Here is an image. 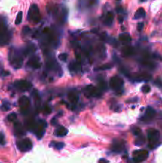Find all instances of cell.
<instances>
[{
  "label": "cell",
  "mask_w": 162,
  "mask_h": 163,
  "mask_svg": "<svg viewBox=\"0 0 162 163\" xmlns=\"http://www.w3.org/2000/svg\"><path fill=\"white\" fill-rule=\"evenodd\" d=\"M9 60L14 68L19 69L22 67L23 58H22V54L18 50L11 49L9 54Z\"/></svg>",
  "instance_id": "obj_1"
},
{
  "label": "cell",
  "mask_w": 162,
  "mask_h": 163,
  "mask_svg": "<svg viewBox=\"0 0 162 163\" xmlns=\"http://www.w3.org/2000/svg\"><path fill=\"white\" fill-rule=\"evenodd\" d=\"M147 137L149 143V147L151 149L157 147L160 139V132L158 131L157 130L151 128L147 131Z\"/></svg>",
  "instance_id": "obj_2"
},
{
  "label": "cell",
  "mask_w": 162,
  "mask_h": 163,
  "mask_svg": "<svg viewBox=\"0 0 162 163\" xmlns=\"http://www.w3.org/2000/svg\"><path fill=\"white\" fill-rule=\"evenodd\" d=\"M47 123L44 120H38L37 123L34 122L33 128L31 131L35 134V135L38 137V139H41L44 134L45 131V128H46Z\"/></svg>",
  "instance_id": "obj_3"
},
{
  "label": "cell",
  "mask_w": 162,
  "mask_h": 163,
  "mask_svg": "<svg viewBox=\"0 0 162 163\" xmlns=\"http://www.w3.org/2000/svg\"><path fill=\"white\" fill-rule=\"evenodd\" d=\"M28 18L29 20L34 23H38L41 20V14L38 5L33 4L29 7V12H28Z\"/></svg>",
  "instance_id": "obj_4"
},
{
  "label": "cell",
  "mask_w": 162,
  "mask_h": 163,
  "mask_svg": "<svg viewBox=\"0 0 162 163\" xmlns=\"http://www.w3.org/2000/svg\"><path fill=\"white\" fill-rule=\"evenodd\" d=\"M149 157V152L145 150H138L133 152V161L134 163H142Z\"/></svg>",
  "instance_id": "obj_5"
},
{
  "label": "cell",
  "mask_w": 162,
  "mask_h": 163,
  "mask_svg": "<svg viewBox=\"0 0 162 163\" xmlns=\"http://www.w3.org/2000/svg\"><path fill=\"white\" fill-rule=\"evenodd\" d=\"M17 146H18V150L22 152H27L30 150L33 146V143L29 139H22L21 141H18L17 143Z\"/></svg>",
  "instance_id": "obj_6"
},
{
  "label": "cell",
  "mask_w": 162,
  "mask_h": 163,
  "mask_svg": "<svg viewBox=\"0 0 162 163\" xmlns=\"http://www.w3.org/2000/svg\"><path fill=\"white\" fill-rule=\"evenodd\" d=\"M14 86L17 89L21 91V92H26V91L30 89V88L32 87V84L29 81L21 80V81H16L14 83Z\"/></svg>",
  "instance_id": "obj_7"
},
{
  "label": "cell",
  "mask_w": 162,
  "mask_h": 163,
  "mask_svg": "<svg viewBox=\"0 0 162 163\" xmlns=\"http://www.w3.org/2000/svg\"><path fill=\"white\" fill-rule=\"evenodd\" d=\"M125 149V143L122 140H114L111 150L115 153H122Z\"/></svg>",
  "instance_id": "obj_8"
},
{
  "label": "cell",
  "mask_w": 162,
  "mask_h": 163,
  "mask_svg": "<svg viewBox=\"0 0 162 163\" xmlns=\"http://www.w3.org/2000/svg\"><path fill=\"white\" fill-rule=\"evenodd\" d=\"M123 81L118 76H114L110 81V86L114 90H120L123 86Z\"/></svg>",
  "instance_id": "obj_9"
},
{
  "label": "cell",
  "mask_w": 162,
  "mask_h": 163,
  "mask_svg": "<svg viewBox=\"0 0 162 163\" xmlns=\"http://www.w3.org/2000/svg\"><path fill=\"white\" fill-rule=\"evenodd\" d=\"M85 95L86 96H88V97H91V96H95V97H97V96H99V95H101V92L97 88L93 87L92 85H88L87 86L86 88L84 90Z\"/></svg>",
  "instance_id": "obj_10"
},
{
  "label": "cell",
  "mask_w": 162,
  "mask_h": 163,
  "mask_svg": "<svg viewBox=\"0 0 162 163\" xmlns=\"http://www.w3.org/2000/svg\"><path fill=\"white\" fill-rule=\"evenodd\" d=\"M18 104L22 112H26L27 109L29 108V104H30V100L27 96H22L18 100Z\"/></svg>",
  "instance_id": "obj_11"
},
{
  "label": "cell",
  "mask_w": 162,
  "mask_h": 163,
  "mask_svg": "<svg viewBox=\"0 0 162 163\" xmlns=\"http://www.w3.org/2000/svg\"><path fill=\"white\" fill-rule=\"evenodd\" d=\"M28 65L34 69H38L41 66L40 58L38 56H33L30 57V59L28 61Z\"/></svg>",
  "instance_id": "obj_12"
},
{
  "label": "cell",
  "mask_w": 162,
  "mask_h": 163,
  "mask_svg": "<svg viewBox=\"0 0 162 163\" xmlns=\"http://www.w3.org/2000/svg\"><path fill=\"white\" fill-rule=\"evenodd\" d=\"M150 79H151L150 75L146 73H142L135 76V77L133 78V81H138V82H140V81H149Z\"/></svg>",
  "instance_id": "obj_13"
},
{
  "label": "cell",
  "mask_w": 162,
  "mask_h": 163,
  "mask_svg": "<svg viewBox=\"0 0 162 163\" xmlns=\"http://www.w3.org/2000/svg\"><path fill=\"white\" fill-rule=\"evenodd\" d=\"M14 133H15V135L17 136L20 137L24 135L25 134V131L24 128L22 127V125L19 123H16L14 124Z\"/></svg>",
  "instance_id": "obj_14"
},
{
  "label": "cell",
  "mask_w": 162,
  "mask_h": 163,
  "mask_svg": "<svg viewBox=\"0 0 162 163\" xmlns=\"http://www.w3.org/2000/svg\"><path fill=\"white\" fill-rule=\"evenodd\" d=\"M97 3V0H80L79 4L81 7H90Z\"/></svg>",
  "instance_id": "obj_15"
},
{
  "label": "cell",
  "mask_w": 162,
  "mask_h": 163,
  "mask_svg": "<svg viewBox=\"0 0 162 163\" xmlns=\"http://www.w3.org/2000/svg\"><path fill=\"white\" fill-rule=\"evenodd\" d=\"M114 22V14L111 11L107 12L104 18V24L106 26H111Z\"/></svg>",
  "instance_id": "obj_16"
},
{
  "label": "cell",
  "mask_w": 162,
  "mask_h": 163,
  "mask_svg": "<svg viewBox=\"0 0 162 163\" xmlns=\"http://www.w3.org/2000/svg\"><path fill=\"white\" fill-rule=\"evenodd\" d=\"M69 102L72 103V104L76 105L78 103V100H79V96H78V94L75 92H71L69 93Z\"/></svg>",
  "instance_id": "obj_17"
},
{
  "label": "cell",
  "mask_w": 162,
  "mask_h": 163,
  "mask_svg": "<svg viewBox=\"0 0 162 163\" xmlns=\"http://www.w3.org/2000/svg\"><path fill=\"white\" fill-rule=\"evenodd\" d=\"M68 134V130L62 126H60L55 131V134L57 137H64Z\"/></svg>",
  "instance_id": "obj_18"
},
{
  "label": "cell",
  "mask_w": 162,
  "mask_h": 163,
  "mask_svg": "<svg viewBox=\"0 0 162 163\" xmlns=\"http://www.w3.org/2000/svg\"><path fill=\"white\" fill-rule=\"evenodd\" d=\"M11 39V35L7 32L0 35V45H7Z\"/></svg>",
  "instance_id": "obj_19"
},
{
  "label": "cell",
  "mask_w": 162,
  "mask_h": 163,
  "mask_svg": "<svg viewBox=\"0 0 162 163\" xmlns=\"http://www.w3.org/2000/svg\"><path fill=\"white\" fill-rule=\"evenodd\" d=\"M69 69L72 72H78L81 71L82 69V67L80 65V63L76 62V61H72L69 65Z\"/></svg>",
  "instance_id": "obj_20"
},
{
  "label": "cell",
  "mask_w": 162,
  "mask_h": 163,
  "mask_svg": "<svg viewBox=\"0 0 162 163\" xmlns=\"http://www.w3.org/2000/svg\"><path fill=\"white\" fill-rule=\"evenodd\" d=\"M156 112L151 107H148L146 109V112H145V116H144V119H152L153 117L155 116Z\"/></svg>",
  "instance_id": "obj_21"
},
{
  "label": "cell",
  "mask_w": 162,
  "mask_h": 163,
  "mask_svg": "<svg viewBox=\"0 0 162 163\" xmlns=\"http://www.w3.org/2000/svg\"><path fill=\"white\" fill-rule=\"evenodd\" d=\"M133 53H134L133 48H132L131 46L125 47V48H123V49H122V55L125 57L132 56Z\"/></svg>",
  "instance_id": "obj_22"
},
{
  "label": "cell",
  "mask_w": 162,
  "mask_h": 163,
  "mask_svg": "<svg viewBox=\"0 0 162 163\" xmlns=\"http://www.w3.org/2000/svg\"><path fill=\"white\" fill-rule=\"evenodd\" d=\"M145 17V11L143 8H139V9L136 11L135 14H134V18L135 19H140V18H143Z\"/></svg>",
  "instance_id": "obj_23"
},
{
  "label": "cell",
  "mask_w": 162,
  "mask_h": 163,
  "mask_svg": "<svg viewBox=\"0 0 162 163\" xmlns=\"http://www.w3.org/2000/svg\"><path fill=\"white\" fill-rule=\"evenodd\" d=\"M36 47L34 46V45L33 44H30L28 46L24 49V52H23V54H24L25 56H27V55H29L30 54L33 53V52L35 51Z\"/></svg>",
  "instance_id": "obj_24"
},
{
  "label": "cell",
  "mask_w": 162,
  "mask_h": 163,
  "mask_svg": "<svg viewBox=\"0 0 162 163\" xmlns=\"http://www.w3.org/2000/svg\"><path fill=\"white\" fill-rule=\"evenodd\" d=\"M120 41L124 42H130L131 41V37L128 33H122L119 35L118 37Z\"/></svg>",
  "instance_id": "obj_25"
},
{
  "label": "cell",
  "mask_w": 162,
  "mask_h": 163,
  "mask_svg": "<svg viewBox=\"0 0 162 163\" xmlns=\"http://www.w3.org/2000/svg\"><path fill=\"white\" fill-rule=\"evenodd\" d=\"M98 89L99 90L100 92H103V91H106L107 89V83L105 82L104 81H99V85H98Z\"/></svg>",
  "instance_id": "obj_26"
},
{
  "label": "cell",
  "mask_w": 162,
  "mask_h": 163,
  "mask_svg": "<svg viewBox=\"0 0 162 163\" xmlns=\"http://www.w3.org/2000/svg\"><path fill=\"white\" fill-rule=\"evenodd\" d=\"M145 143V137L143 135H139V137L138 138V139L135 141V145L138 146H141L144 145Z\"/></svg>",
  "instance_id": "obj_27"
},
{
  "label": "cell",
  "mask_w": 162,
  "mask_h": 163,
  "mask_svg": "<svg viewBox=\"0 0 162 163\" xmlns=\"http://www.w3.org/2000/svg\"><path fill=\"white\" fill-rule=\"evenodd\" d=\"M33 97H34V100H35V103L36 105H37V107H38V108H39L41 104V99L39 95H38V92H36V91L33 92Z\"/></svg>",
  "instance_id": "obj_28"
},
{
  "label": "cell",
  "mask_w": 162,
  "mask_h": 163,
  "mask_svg": "<svg viewBox=\"0 0 162 163\" xmlns=\"http://www.w3.org/2000/svg\"><path fill=\"white\" fill-rule=\"evenodd\" d=\"M22 21V12L19 11L18 13V15L16 17L15 19V24L16 25H19Z\"/></svg>",
  "instance_id": "obj_29"
},
{
  "label": "cell",
  "mask_w": 162,
  "mask_h": 163,
  "mask_svg": "<svg viewBox=\"0 0 162 163\" xmlns=\"http://www.w3.org/2000/svg\"><path fill=\"white\" fill-rule=\"evenodd\" d=\"M53 144L54 148L57 149V150H61L64 147V146H65V144L63 143H52L51 145H53Z\"/></svg>",
  "instance_id": "obj_30"
},
{
  "label": "cell",
  "mask_w": 162,
  "mask_h": 163,
  "mask_svg": "<svg viewBox=\"0 0 162 163\" xmlns=\"http://www.w3.org/2000/svg\"><path fill=\"white\" fill-rule=\"evenodd\" d=\"M7 119L9 122H14L17 119V115L15 113H11L7 116Z\"/></svg>",
  "instance_id": "obj_31"
},
{
  "label": "cell",
  "mask_w": 162,
  "mask_h": 163,
  "mask_svg": "<svg viewBox=\"0 0 162 163\" xmlns=\"http://www.w3.org/2000/svg\"><path fill=\"white\" fill-rule=\"evenodd\" d=\"M1 110H2V112H7L8 110H10V104L7 102H5V103H2V105L1 106Z\"/></svg>",
  "instance_id": "obj_32"
},
{
  "label": "cell",
  "mask_w": 162,
  "mask_h": 163,
  "mask_svg": "<svg viewBox=\"0 0 162 163\" xmlns=\"http://www.w3.org/2000/svg\"><path fill=\"white\" fill-rule=\"evenodd\" d=\"M150 90H151V88L149 87V85H145L142 88V92H144V93H149V92H150Z\"/></svg>",
  "instance_id": "obj_33"
},
{
  "label": "cell",
  "mask_w": 162,
  "mask_h": 163,
  "mask_svg": "<svg viewBox=\"0 0 162 163\" xmlns=\"http://www.w3.org/2000/svg\"><path fill=\"white\" fill-rule=\"evenodd\" d=\"M67 58H68V54L66 53H63V54H60L59 55V59L62 61H66Z\"/></svg>",
  "instance_id": "obj_34"
},
{
  "label": "cell",
  "mask_w": 162,
  "mask_h": 163,
  "mask_svg": "<svg viewBox=\"0 0 162 163\" xmlns=\"http://www.w3.org/2000/svg\"><path fill=\"white\" fill-rule=\"evenodd\" d=\"M111 69V65H102V66H99V68H97L98 70H107Z\"/></svg>",
  "instance_id": "obj_35"
},
{
  "label": "cell",
  "mask_w": 162,
  "mask_h": 163,
  "mask_svg": "<svg viewBox=\"0 0 162 163\" xmlns=\"http://www.w3.org/2000/svg\"><path fill=\"white\" fill-rule=\"evenodd\" d=\"M132 132L133 133V134L134 135H140L141 134V129L138 128H133V129H132Z\"/></svg>",
  "instance_id": "obj_36"
},
{
  "label": "cell",
  "mask_w": 162,
  "mask_h": 163,
  "mask_svg": "<svg viewBox=\"0 0 162 163\" xmlns=\"http://www.w3.org/2000/svg\"><path fill=\"white\" fill-rule=\"evenodd\" d=\"M0 144L2 146H4L6 144V141H5L4 134H2V132L0 133Z\"/></svg>",
  "instance_id": "obj_37"
},
{
  "label": "cell",
  "mask_w": 162,
  "mask_h": 163,
  "mask_svg": "<svg viewBox=\"0 0 162 163\" xmlns=\"http://www.w3.org/2000/svg\"><path fill=\"white\" fill-rule=\"evenodd\" d=\"M30 31H31V29H30V28L28 26H25L24 28H23V29H22V33H23L24 35L29 34V33H30Z\"/></svg>",
  "instance_id": "obj_38"
},
{
  "label": "cell",
  "mask_w": 162,
  "mask_h": 163,
  "mask_svg": "<svg viewBox=\"0 0 162 163\" xmlns=\"http://www.w3.org/2000/svg\"><path fill=\"white\" fill-rule=\"evenodd\" d=\"M44 113H46V114H49V113H51V112H52L51 107H49L48 105H45L44 107Z\"/></svg>",
  "instance_id": "obj_39"
},
{
  "label": "cell",
  "mask_w": 162,
  "mask_h": 163,
  "mask_svg": "<svg viewBox=\"0 0 162 163\" xmlns=\"http://www.w3.org/2000/svg\"><path fill=\"white\" fill-rule=\"evenodd\" d=\"M153 57L155 59H157V60H162L161 56H160L159 54H157V53H154V54H153Z\"/></svg>",
  "instance_id": "obj_40"
},
{
  "label": "cell",
  "mask_w": 162,
  "mask_h": 163,
  "mask_svg": "<svg viewBox=\"0 0 162 163\" xmlns=\"http://www.w3.org/2000/svg\"><path fill=\"white\" fill-rule=\"evenodd\" d=\"M144 28V23H140L138 24V27H137V29H138V31H142V29Z\"/></svg>",
  "instance_id": "obj_41"
},
{
  "label": "cell",
  "mask_w": 162,
  "mask_h": 163,
  "mask_svg": "<svg viewBox=\"0 0 162 163\" xmlns=\"http://www.w3.org/2000/svg\"><path fill=\"white\" fill-rule=\"evenodd\" d=\"M99 163H108V161H107V159L101 158L99 161Z\"/></svg>",
  "instance_id": "obj_42"
},
{
  "label": "cell",
  "mask_w": 162,
  "mask_h": 163,
  "mask_svg": "<svg viewBox=\"0 0 162 163\" xmlns=\"http://www.w3.org/2000/svg\"><path fill=\"white\" fill-rule=\"evenodd\" d=\"M118 22H119L120 23H122V22H123V18H122V16H119V17H118Z\"/></svg>",
  "instance_id": "obj_43"
},
{
  "label": "cell",
  "mask_w": 162,
  "mask_h": 163,
  "mask_svg": "<svg viewBox=\"0 0 162 163\" xmlns=\"http://www.w3.org/2000/svg\"><path fill=\"white\" fill-rule=\"evenodd\" d=\"M116 11H117L118 12V13H121V12L122 11V7H119V8H117V9H116Z\"/></svg>",
  "instance_id": "obj_44"
},
{
  "label": "cell",
  "mask_w": 162,
  "mask_h": 163,
  "mask_svg": "<svg viewBox=\"0 0 162 163\" xmlns=\"http://www.w3.org/2000/svg\"><path fill=\"white\" fill-rule=\"evenodd\" d=\"M145 1H147V0H141V2H145Z\"/></svg>",
  "instance_id": "obj_45"
},
{
  "label": "cell",
  "mask_w": 162,
  "mask_h": 163,
  "mask_svg": "<svg viewBox=\"0 0 162 163\" xmlns=\"http://www.w3.org/2000/svg\"><path fill=\"white\" fill-rule=\"evenodd\" d=\"M118 1H120V0H118Z\"/></svg>",
  "instance_id": "obj_46"
}]
</instances>
